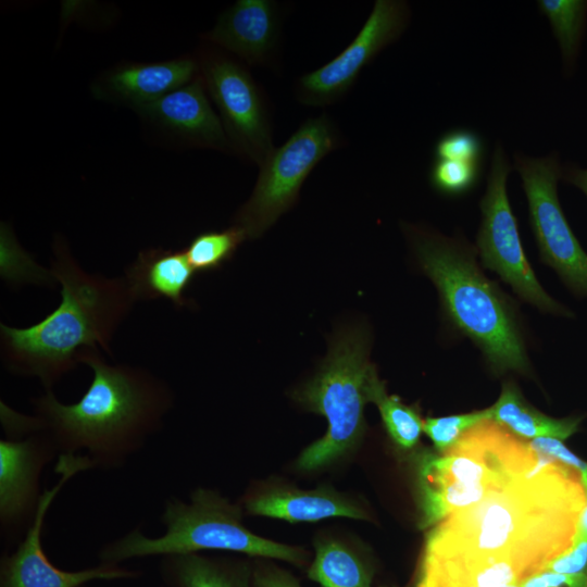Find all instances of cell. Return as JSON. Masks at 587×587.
Listing matches in <instances>:
<instances>
[{"mask_svg":"<svg viewBox=\"0 0 587 587\" xmlns=\"http://www.w3.org/2000/svg\"><path fill=\"white\" fill-rule=\"evenodd\" d=\"M341 142L339 130L327 114L303 122L259 166L253 192L237 213L234 225L242 228L248 238L262 236L295 204L315 165Z\"/></svg>","mask_w":587,"mask_h":587,"instance_id":"8","label":"cell"},{"mask_svg":"<svg viewBox=\"0 0 587 587\" xmlns=\"http://www.w3.org/2000/svg\"><path fill=\"white\" fill-rule=\"evenodd\" d=\"M247 238L245 230L234 225L225 230L199 234L184 252L195 271H214L230 260Z\"/></svg>","mask_w":587,"mask_h":587,"instance_id":"26","label":"cell"},{"mask_svg":"<svg viewBox=\"0 0 587 587\" xmlns=\"http://www.w3.org/2000/svg\"><path fill=\"white\" fill-rule=\"evenodd\" d=\"M413 460L419 527L429 529L530 472L541 454L504 427L485 420L447 450H422Z\"/></svg>","mask_w":587,"mask_h":587,"instance_id":"5","label":"cell"},{"mask_svg":"<svg viewBox=\"0 0 587 587\" xmlns=\"http://www.w3.org/2000/svg\"><path fill=\"white\" fill-rule=\"evenodd\" d=\"M484 146L478 135L467 129L446 133L435 147L436 159L482 164Z\"/></svg>","mask_w":587,"mask_h":587,"instance_id":"29","label":"cell"},{"mask_svg":"<svg viewBox=\"0 0 587 587\" xmlns=\"http://www.w3.org/2000/svg\"><path fill=\"white\" fill-rule=\"evenodd\" d=\"M199 68L233 150L261 166L274 151L263 92L247 68L221 54H203Z\"/></svg>","mask_w":587,"mask_h":587,"instance_id":"13","label":"cell"},{"mask_svg":"<svg viewBox=\"0 0 587 587\" xmlns=\"http://www.w3.org/2000/svg\"><path fill=\"white\" fill-rule=\"evenodd\" d=\"M383 587H386V586H383Z\"/></svg>","mask_w":587,"mask_h":587,"instance_id":"37","label":"cell"},{"mask_svg":"<svg viewBox=\"0 0 587 587\" xmlns=\"http://www.w3.org/2000/svg\"><path fill=\"white\" fill-rule=\"evenodd\" d=\"M84 363L93 374L84 396L64 404L47 390L33 400L36 416L59 455L85 451L95 469H120L160 430L171 389L143 369L108 364L98 350Z\"/></svg>","mask_w":587,"mask_h":587,"instance_id":"2","label":"cell"},{"mask_svg":"<svg viewBox=\"0 0 587 587\" xmlns=\"http://www.w3.org/2000/svg\"><path fill=\"white\" fill-rule=\"evenodd\" d=\"M561 179L578 188L587 197V168L575 164L562 166Z\"/></svg>","mask_w":587,"mask_h":587,"instance_id":"34","label":"cell"},{"mask_svg":"<svg viewBox=\"0 0 587 587\" xmlns=\"http://www.w3.org/2000/svg\"><path fill=\"white\" fill-rule=\"evenodd\" d=\"M528 204L529 224L541 261L575 296L587 298V252L571 228L558 196L562 165L558 153L515 157Z\"/></svg>","mask_w":587,"mask_h":587,"instance_id":"11","label":"cell"},{"mask_svg":"<svg viewBox=\"0 0 587 587\" xmlns=\"http://www.w3.org/2000/svg\"><path fill=\"white\" fill-rule=\"evenodd\" d=\"M242 515L241 504L230 502L216 490L199 487L190 494L189 502L177 498L165 502L162 536L148 537L135 528L104 545L99 559L118 564L134 558L217 550L280 560L296 566L307 563L308 552L303 548L252 533L245 526Z\"/></svg>","mask_w":587,"mask_h":587,"instance_id":"6","label":"cell"},{"mask_svg":"<svg viewBox=\"0 0 587 587\" xmlns=\"http://www.w3.org/2000/svg\"><path fill=\"white\" fill-rule=\"evenodd\" d=\"M409 17L405 1L376 0L354 39L328 63L299 78L296 86L298 100L307 105L322 107L340 99L364 66L400 37Z\"/></svg>","mask_w":587,"mask_h":587,"instance_id":"14","label":"cell"},{"mask_svg":"<svg viewBox=\"0 0 587 587\" xmlns=\"http://www.w3.org/2000/svg\"><path fill=\"white\" fill-rule=\"evenodd\" d=\"M416 260L437 288L452 325L470 338L495 374H530L523 333L512 302L477 266L458 239L407 227Z\"/></svg>","mask_w":587,"mask_h":587,"instance_id":"4","label":"cell"},{"mask_svg":"<svg viewBox=\"0 0 587 587\" xmlns=\"http://www.w3.org/2000/svg\"><path fill=\"white\" fill-rule=\"evenodd\" d=\"M580 477L583 482V486L585 488L586 495H587V465L586 467L580 472Z\"/></svg>","mask_w":587,"mask_h":587,"instance_id":"35","label":"cell"},{"mask_svg":"<svg viewBox=\"0 0 587 587\" xmlns=\"http://www.w3.org/2000/svg\"><path fill=\"white\" fill-rule=\"evenodd\" d=\"M489 409V419L512 434L524 439L550 437L566 440L575 435L584 415L565 417L549 416L529 404L513 383H505L495 404Z\"/></svg>","mask_w":587,"mask_h":587,"instance_id":"21","label":"cell"},{"mask_svg":"<svg viewBox=\"0 0 587 587\" xmlns=\"http://www.w3.org/2000/svg\"><path fill=\"white\" fill-rule=\"evenodd\" d=\"M198 63L189 58L126 64L111 71L96 92L140 109L189 84L198 76Z\"/></svg>","mask_w":587,"mask_h":587,"instance_id":"18","label":"cell"},{"mask_svg":"<svg viewBox=\"0 0 587 587\" xmlns=\"http://www.w3.org/2000/svg\"><path fill=\"white\" fill-rule=\"evenodd\" d=\"M83 587V586H82Z\"/></svg>","mask_w":587,"mask_h":587,"instance_id":"38","label":"cell"},{"mask_svg":"<svg viewBox=\"0 0 587 587\" xmlns=\"http://www.w3.org/2000/svg\"><path fill=\"white\" fill-rule=\"evenodd\" d=\"M521 587H587V575L560 574L545 570L525 579Z\"/></svg>","mask_w":587,"mask_h":587,"instance_id":"33","label":"cell"},{"mask_svg":"<svg viewBox=\"0 0 587 587\" xmlns=\"http://www.w3.org/2000/svg\"><path fill=\"white\" fill-rule=\"evenodd\" d=\"M370 398L380 414L384 427L392 442L401 450H412L420 442L424 420L415 407L408 405L398 396L388 395L378 374L372 379Z\"/></svg>","mask_w":587,"mask_h":587,"instance_id":"25","label":"cell"},{"mask_svg":"<svg viewBox=\"0 0 587 587\" xmlns=\"http://www.w3.org/2000/svg\"><path fill=\"white\" fill-rule=\"evenodd\" d=\"M510 171L503 148L497 145L486 192L479 202L482 222L476 245L482 263L499 275L522 300L539 311L574 319L575 314L570 308L544 289L526 258L507 192Z\"/></svg>","mask_w":587,"mask_h":587,"instance_id":"9","label":"cell"},{"mask_svg":"<svg viewBox=\"0 0 587 587\" xmlns=\"http://www.w3.org/2000/svg\"><path fill=\"white\" fill-rule=\"evenodd\" d=\"M528 578L517 564L505 559H474L423 551L416 587H505Z\"/></svg>","mask_w":587,"mask_h":587,"instance_id":"19","label":"cell"},{"mask_svg":"<svg viewBox=\"0 0 587 587\" xmlns=\"http://www.w3.org/2000/svg\"><path fill=\"white\" fill-rule=\"evenodd\" d=\"M160 573L165 587H253L250 563L200 552L161 557Z\"/></svg>","mask_w":587,"mask_h":587,"instance_id":"22","label":"cell"},{"mask_svg":"<svg viewBox=\"0 0 587 587\" xmlns=\"http://www.w3.org/2000/svg\"><path fill=\"white\" fill-rule=\"evenodd\" d=\"M537 7L559 42L566 73L573 71L587 24L586 0H539Z\"/></svg>","mask_w":587,"mask_h":587,"instance_id":"24","label":"cell"},{"mask_svg":"<svg viewBox=\"0 0 587 587\" xmlns=\"http://www.w3.org/2000/svg\"><path fill=\"white\" fill-rule=\"evenodd\" d=\"M547 571L560 574H580L587 571V539H580L565 553L553 560Z\"/></svg>","mask_w":587,"mask_h":587,"instance_id":"32","label":"cell"},{"mask_svg":"<svg viewBox=\"0 0 587 587\" xmlns=\"http://www.w3.org/2000/svg\"><path fill=\"white\" fill-rule=\"evenodd\" d=\"M140 110L188 142L222 151L232 149L222 121L205 95L201 75Z\"/></svg>","mask_w":587,"mask_h":587,"instance_id":"17","label":"cell"},{"mask_svg":"<svg viewBox=\"0 0 587 587\" xmlns=\"http://www.w3.org/2000/svg\"><path fill=\"white\" fill-rule=\"evenodd\" d=\"M5 438L0 440L1 538L14 541L25 535L42 496L40 476L58 450L36 415H23L1 402Z\"/></svg>","mask_w":587,"mask_h":587,"instance_id":"10","label":"cell"},{"mask_svg":"<svg viewBox=\"0 0 587 587\" xmlns=\"http://www.w3.org/2000/svg\"><path fill=\"white\" fill-rule=\"evenodd\" d=\"M278 5L270 0H239L221 16L205 38L250 65L267 66L279 36Z\"/></svg>","mask_w":587,"mask_h":587,"instance_id":"16","label":"cell"},{"mask_svg":"<svg viewBox=\"0 0 587 587\" xmlns=\"http://www.w3.org/2000/svg\"><path fill=\"white\" fill-rule=\"evenodd\" d=\"M308 577L320 587H372L374 569L358 548L344 539L324 536L314 540Z\"/></svg>","mask_w":587,"mask_h":587,"instance_id":"23","label":"cell"},{"mask_svg":"<svg viewBox=\"0 0 587 587\" xmlns=\"http://www.w3.org/2000/svg\"><path fill=\"white\" fill-rule=\"evenodd\" d=\"M586 575H587V571H586Z\"/></svg>","mask_w":587,"mask_h":587,"instance_id":"36","label":"cell"},{"mask_svg":"<svg viewBox=\"0 0 587 587\" xmlns=\"http://www.w3.org/2000/svg\"><path fill=\"white\" fill-rule=\"evenodd\" d=\"M242 508L250 515L289 523H314L329 517L371 520L370 512L359 500L332 485H320L314 489L285 484L254 486L245 495Z\"/></svg>","mask_w":587,"mask_h":587,"instance_id":"15","label":"cell"},{"mask_svg":"<svg viewBox=\"0 0 587 587\" xmlns=\"http://www.w3.org/2000/svg\"><path fill=\"white\" fill-rule=\"evenodd\" d=\"M193 272L184 250L152 248L139 252L124 278L136 301L164 298L180 308L189 303L185 291Z\"/></svg>","mask_w":587,"mask_h":587,"instance_id":"20","label":"cell"},{"mask_svg":"<svg viewBox=\"0 0 587 587\" xmlns=\"http://www.w3.org/2000/svg\"><path fill=\"white\" fill-rule=\"evenodd\" d=\"M253 587H301L299 580L284 570L265 560L252 564Z\"/></svg>","mask_w":587,"mask_h":587,"instance_id":"31","label":"cell"},{"mask_svg":"<svg viewBox=\"0 0 587 587\" xmlns=\"http://www.w3.org/2000/svg\"><path fill=\"white\" fill-rule=\"evenodd\" d=\"M85 454H60L54 472L59 480L45 489L34 521L14 551L0 560V587H82L95 579L136 578L141 572L104 563L79 571H64L50 562L43 551L41 534L45 516L63 486L76 474L92 470Z\"/></svg>","mask_w":587,"mask_h":587,"instance_id":"12","label":"cell"},{"mask_svg":"<svg viewBox=\"0 0 587 587\" xmlns=\"http://www.w3.org/2000/svg\"><path fill=\"white\" fill-rule=\"evenodd\" d=\"M480 171V164L436 159L430 168L429 180L438 192L455 197L476 186Z\"/></svg>","mask_w":587,"mask_h":587,"instance_id":"27","label":"cell"},{"mask_svg":"<svg viewBox=\"0 0 587 587\" xmlns=\"http://www.w3.org/2000/svg\"><path fill=\"white\" fill-rule=\"evenodd\" d=\"M586 505L580 473L541 455L530 472L429 528L423 551L505 559L530 577L574 546Z\"/></svg>","mask_w":587,"mask_h":587,"instance_id":"1","label":"cell"},{"mask_svg":"<svg viewBox=\"0 0 587 587\" xmlns=\"http://www.w3.org/2000/svg\"><path fill=\"white\" fill-rule=\"evenodd\" d=\"M53 252L51 275L62 286L59 307L29 327L0 328L5 366L39 378L47 390L98 346L110 353V340L136 301L125 278L86 273L64 240L54 241Z\"/></svg>","mask_w":587,"mask_h":587,"instance_id":"3","label":"cell"},{"mask_svg":"<svg viewBox=\"0 0 587 587\" xmlns=\"http://www.w3.org/2000/svg\"><path fill=\"white\" fill-rule=\"evenodd\" d=\"M369 352L370 337L363 328L342 329L314 376L294 391V399L303 409L327 421L325 435L298 457L299 470L325 469L360 446L366 432L364 410L371 402V383L377 374Z\"/></svg>","mask_w":587,"mask_h":587,"instance_id":"7","label":"cell"},{"mask_svg":"<svg viewBox=\"0 0 587 587\" xmlns=\"http://www.w3.org/2000/svg\"><path fill=\"white\" fill-rule=\"evenodd\" d=\"M527 445L534 452L577 470L579 473L587 465V462L572 452L560 439L539 437L530 439Z\"/></svg>","mask_w":587,"mask_h":587,"instance_id":"30","label":"cell"},{"mask_svg":"<svg viewBox=\"0 0 587 587\" xmlns=\"http://www.w3.org/2000/svg\"><path fill=\"white\" fill-rule=\"evenodd\" d=\"M489 419V409L439 417H426L423 432L441 452L454 445L470 428Z\"/></svg>","mask_w":587,"mask_h":587,"instance_id":"28","label":"cell"}]
</instances>
